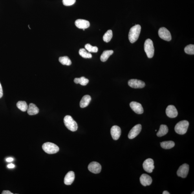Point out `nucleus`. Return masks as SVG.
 <instances>
[{"mask_svg":"<svg viewBox=\"0 0 194 194\" xmlns=\"http://www.w3.org/2000/svg\"><path fill=\"white\" fill-rule=\"evenodd\" d=\"M192 194H194V192H192Z\"/></svg>","mask_w":194,"mask_h":194,"instance_id":"nucleus-36","label":"nucleus"},{"mask_svg":"<svg viewBox=\"0 0 194 194\" xmlns=\"http://www.w3.org/2000/svg\"><path fill=\"white\" fill-rule=\"evenodd\" d=\"M85 48L88 52L91 53H97L98 50V48L96 46L93 47L89 44H87L85 45Z\"/></svg>","mask_w":194,"mask_h":194,"instance_id":"nucleus-28","label":"nucleus"},{"mask_svg":"<svg viewBox=\"0 0 194 194\" xmlns=\"http://www.w3.org/2000/svg\"><path fill=\"white\" fill-rule=\"evenodd\" d=\"M189 125L188 121L186 120L181 121L175 125V131L178 134L183 135L186 133Z\"/></svg>","mask_w":194,"mask_h":194,"instance_id":"nucleus-3","label":"nucleus"},{"mask_svg":"<svg viewBox=\"0 0 194 194\" xmlns=\"http://www.w3.org/2000/svg\"><path fill=\"white\" fill-rule=\"evenodd\" d=\"M113 37V32L112 30H110L108 31L103 35V39L105 42L108 43L111 40Z\"/></svg>","mask_w":194,"mask_h":194,"instance_id":"nucleus-26","label":"nucleus"},{"mask_svg":"<svg viewBox=\"0 0 194 194\" xmlns=\"http://www.w3.org/2000/svg\"><path fill=\"white\" fill-rule=\"evenodd\" d=\"M167 115L171 118H175L178 116V112L177 109L173 105H169L166 110Z\"/></svg>","mask_w":194,"mask_h":194,"instance_id":"nucleus-13","label":"nucleus"},{"mask_svg":"<svg viewBox=\"0 0 194 194\" xmlns=\"http://www.w3.org/2000/svg\"><path fill=\"white\" fill-rule=\"evenodd\" d=\"M163 194H170V193L168 192H167V191H164V192H163L162 193Z\"/></svg>","mask_w":194,"mask_h":194,"instance_id":"nucleus-35","label":"nucleus"},{"mask_svg":"<svg viewBox=\"0 0 194 194\" xmlns=\"http://www.w3.org/2000/svg\"><path fill=\"white\" fill-rule=\"evenodd\" d=\"M113 53L114 52L113 50L104 51L100 57L101 61H103V62H105L109 58L110 56L112 54H113Z\"/></svg>","mask_w":194,"mask_h":194,"instance_id":"nucleus-20","label":"nucleus"},{"mask_svg":"<svg viewBox=\"0 0 194 194\" xmlns=\"http://www.w3.org/2000/svg\"><path fill=\"white\" fill-rule=\"evenodd\" d=\"M189 171V166L188 164H184L180 166L177 171L178 177L185 178L187 177Z\"/></svg>","mask_w":194,"mask_h":194,"instance_id":"nucleus-8","label":"nucleus"},{"mask_svg":"<svg viewBox=\"0 0 194 194\" xmlns=\"http://www.w3.org/2000/svg\"><path fill=\"white\" fill-rule=\"evenodd\" d=\"M2 194H13V193L11 192L10 191H4L2 193Z\"/></svg>","mask_w":194,"mask_h":194,"instance_id":"nucleus-32","label":"nucleus"},{"mask_svg":"<svg viewBox=\"0 0 194 194\" xmlns=\"http://www.w3.org/2000/svg\"><path fill=\"white\" fill-rule=\"evenodd\" d=\"M75 24L77 27L80 29H86L89 27L90 26L89 21L83 19H77L75 22Z\"/></svg>","mask_w":194,"mask_h":194,"instance_id":"nucleus-15","label":"nucleus"},{"mask_svg":"<svg viewBox=\"0 0 194 194\" xmlns=\"http://www.w3.org/2000/svg\"><path fill=\"white\" fill-rule=\"evenodd\" d=\"M6 162H12L14 160V158H6Z\"/></svg>","mask_w":194,"mask_h":194,"instance_id":"nucleus-34","label":"nucleus"},{"mask_svg":"<svg viewBox=\"0 0 194 194\" xmlns=\"http://www.w3.org/2000/svg\"><path fill=\"white\" fill-rule=\"evenodd\" d=\"M76 0H63L64 5L69 6L73 5L75 3Z\"/></svg>","mask_w":194,"mask_h":194,"instance_id":"nucleus-30","label":"nucleus"},{"mask_svg":"<svg viewBox=\"0 0 194 194\" xmlns=\"http://www.w3.org/2000/svg\"><path fill=\"white\" fill-rule=\"evenodd\" d=\"M184 51L187 54L193 55L194 54V45L190 44L186 46L184 48Z\"/></svg>","mask_w":194,"mask_h":194,"instance_id":"nucleus-29","label":"nucleus"},{"mask_svg":"<svg viewBox=\"0 0 194 194\" xmlns=\"http://www.w3.org/2000/svg\"><path fill=\"white\" fill-rule=\"evenodd\" d=\"M168 132V127L166 125L162 124L160 125L159 131L157 133L158 137H161L166 135Z\"/></svg>","mask_w":194,"mask_h":194,"instance_id":"nucleus-21","label":"nucleus"},{"mask_svg":"<svg viewBox=\"0 0 194 194\" xmlns=\"http://www.w3.org/2000/svg\"><path fill=\"white\" fill-rule=\"evenodd\" d=\"M161 146L165 149L172 148L175 146V143L173 141H167L160 143Z\"/></svg>","mask_w":194,"mask_h":194,"instance_id":"nucleus-22","label":"nucleus"},{"mask_svg":"<svg viewBox=\"0 0 194 194\" xmlns=\"http://www.w3.org/2000/svg\"><path fill=\"white\" fill-rule=\"evenodd\" d=\"M3 95V89L1 83H0V99L2 98Z\"/></svg>","mask_w":194,"mask_h":194,"instance_id":"nucleus-31","label":"nucleus"},{"mask_svg":"<svg viewBox=\"0 0 194 194\" xmlns=\"http://www.w3.org/2000/svg\"><path fill=\"white\" fill-rule=\"evenodd\" d=\"M75 178L74 173V171L68 172L65 176L64 183L65 185H70L73 183Z\"/></svg>","mask_w":194,"mask_h":194,"instance_id":"nucleus-17","label":"nucleus"},{"mask_svg":"<svg viewBox=\"0 0 194 194\" xmlns=\"http://www.w3.org/2000/svg\"><path fill=\"white\" fill-rule=\"evenodd\" d=\"M65 126L67 128L72 132H75L78 129V125L74 119L70 116H66L64 119Z\"/></svg>","mask_w":194,"mask_h":194,"instance_id":"nucleus-2","label":"nucleus"},{"mask_svg":"<svg viewBox=\"0 0 194 194\" xmlns=\"http://www.w3.org/2000/svg\"><path fill=\"white\" fill-rule=\"evenodd\" d=\"M43 150L45 153L49 154H54L59 151V148L57 145L51 142L44 143L42 146Z\"/></svg>","mask_w":194,"mask_h":194,"instance_id":"nucleus-4","label":"nucleus"},{"mask_svg":"<svg viewBox=\"0 0 194 194\" xmlns=\"http://www.w3.org/2000/svg\"><path fill=\"white\" fill-rule=\"evenodd\" d=\"M142 129V126L140 124L136 125L130 131L128 137L130 139L135 138L140 133Z\"/></svg>","mask_w":194,"mask_h":194,"instance_id":"nucleus-10","label":"nucleus"},{"mask_svg":"<svg viewBox=\"0 0 194 194\" xmlns=\"http://www.w3.org/2000/svg\"><path fill=\"white\" fill-rule=\"evenodd\" d=\"M79 54L84 58H91L92 55L90 53H88L85 48H82L79 50Z\"/></svg>","mask_w":194,"mask_h":194,"instance_id":"nucleus-27","label":"nucleus"},{"mask_svg":"<svg viewBox=\"0 0 194 194\" xmlns=\"http://www.w3.org/2000/svg\"><path fill=\"white\" fill-rule=\"evenodd\" d=\"M128 84L130 87L134 89H141L145 86L144 82L137 79H131L129 80L128 82Z\"/></svg>","mask_w":194,"mask_h":194,"instance_id":"nucleus-9","label":"nucleus"},{"mask_svg":"<svg viewBox=\"0 0 194 194\" xmlns=\"http://www.w3.org/2000/svg\"><path fill=\"white\" fill-rule=\"evenodd\" d=\"M74 81L76 84H80L81 85L86 86L89 83V80L84 77H82L81 78H75Z\"/></svg>","mask_w":194,"mask_h":194,"instance_id":"nucleus-24","label":"nucleus"},{"mask_svg":"<svg viewBox=\"0 0 194 194\" xmlns=\"http://www.w3.org/2000/svg\"><path fill=\"white\" fill-rule=\"evenodd\" d=\"M17 107L23 112L27 111L28 108L27 103L25 101H19L17 103Z\"/></svg>","mask_w":194,"mask_h":194,"instance_id":"nucleus-23","label":"nucleus"},{"mask_svg":"<svg viewBox=\"0 0 194 194\" xmlns=\"http://www.w3.org/2000/svg\"><path fill=\"white\" fill-rule=\"evenodd\" d=\"M27 113L29 115H35L39 113V110L36 106L33 103H30L28 106Z\"/></svg>","mask_w":194,"mask_h":194,"instance_id":"nucleus-18","label":"nucleus"},{"mask_svg":"<svg viewBox=\"0 0 194 194\" xmlns=\"http://www.w3.org/2000/svg\"><path fill=\"white\" fill-rule=\"evenodd\" d=\"M91 100V97L90 95H86L83 96L80 103L81 108H84L87 107L89 105Z\"/></svg>","mask_w":194,"mask_h":194,"instance_id":"nucleus-19","label":"nucleus"},{"mask_svg":"<svg viewBox=\"0 0 194 194\" xmlns=\"http://www.w3.org/2000/svg\"><path fill=\"white\" fill-rule=\"evenodd\" d=\"M141 27L139 25H136L132 27L129 30V40L132 43L137 40L140 36Z\"/></svg>","mask_w":194,"mask_h":194,"instance_id":"nucleus-1","label":"nucleus"},{"mask_svg":"<svg viewBox=\"0 0 194 194\" xmlns=\"http://www.w3.org/2000/svg\"><path fill=\"white\" fill-rule=\"evenodd\" d=\"M88 169L91 172L94 174H98L101 170V166L99 163L96 162H92L90 163L88 166Z\"/></svg>","mask_w":194,"mask_h":194,"instance_id":"nucleus-11","label":"nucleus"},{"mask_svg":"<svg viewBox=\"0 0 194 194\" xmlns=\"http://www.w3.org/2000/svg\"><path fill=\"white\" fill-rule=\"evenodd\" d=\"M130 106L133 111L137 114H140L144 113V109L140 103L132 101L130 103Z\"/></svg>","mask_w":194,"mask_h":194,"instance_id":"nucleus-12","label":"nucleus"},{"mask_svg":"<svg viewBox=\"0 0 194 194\" xmlns=\"http://www.w3.org/2000/svg\"><path fill=\"white\" fill-rule=\"evenodd\" d=\"M111 133L113 140H118L121 135V129L118 126L114 125L112 127Z\"/></svg>","mask_w":194,"mask_h":194,"instance_id":"nucleus-14","label":"nucleus"},{"mask_svg":"<svg viewBox=\"0 0 194 194\" xmlns=\"http://www.w3.org/2000/svg\"><path fill=\"white\" fill-rule=\"evenodd\" d=\"M15 167V165L14 164H8L7 165V167L9 168H14Z\"/></svg>","mask_w":194,"mask_h":194,"instance_id":"nucleus-33","label":"nucleus"},{"mask_svg":"<svg viewBox=\"0 0 194 194\" xmlns=\"http://www.w3.org/2000/svg\"><path fill=\"white\" fill-rule=\"evenodd\" d=\"M158 34L161 38L167 41H170L171 36L170 32L166 28H160L158 30Z\"/></svg>","mask_w":194,"mask_h":194,"instance_id":"nucleus-6","label":"nucleus"},{"mask_svg":"<svg viewBox=\"0 0 194 194\" xmlns=\"http://www.w3.org/2000/svg\"><path fill=\"white\" fill-rule=\"evenodd\" d=\"M144 49L148 57L153 58L154 54V48L153 41L150 39H147L144 44Z\"/></svg>","mask_w":194,"mask_h":194,"instance_id":"nucleus-5","label":"nucleus"},{"mask_svg":"<svg viewBox=\"0 0 194 194\" xmlns=\"http://www.w3.org/2000/svg\"><path fill=\"white\" fill-rule=\"evenodd\" d=\"M140 181L141 183L143 186H146L150 185L153 180L150 176L146 174H144L141 175L140 178Z\"/></svg>","mask_w":194,"mask_h":194,"instance_id":"nucleus-16","label":"nucleus"},{"mask_svg":"<svg viewBox=\"0 0 194 194\" xmlns=\"http://www.w3.org/2000/svg\"><path fill=\"white\" fill-rule=\"evenodd\" d=\"M143 167L146 171L149 173H151L155 167L153 160L149 158L145 160L143 163Z\"/></svg>","mask_w":194,"mask_h":194,"instance_id":"nucleus-7","label":"nucleus"},{"mask_svg":"<svg viewBox=\"0 0 194 194\" xmlns=\"http://www.w3.org/2000/svg\"><path fill=\"white\" fill-rule=\"evenodd\" d=\"M59 61L61 64L64 65H71L72 61L67 56L60 57Z\"/></svg>","mask_w":194,"mask_h":194,"instance_id":"nucleus-25","label":"nucleus"}]
</instances>
